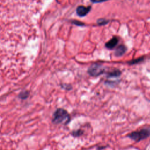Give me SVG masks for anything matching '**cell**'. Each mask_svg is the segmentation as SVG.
Segmentation results:
<instances>
[{
  "mask_svg": "<svg viewBox=\"0 0 150 150\" xmlns=\"http://www.w3.org/2000/svg\"><path fill=\"white\" fill-rule=\"evenodd\" d=\"M70 120V116L68 112L63 108H58L54 112L52 122L54 124H67Z\"/></svg>",
  "mask_w": 150,
  "mask_h": 150,
  "instance_id": "obj_1",
  "label": "cell"
},
{
  "mask_svg": "<svg viewBox=\"0 0 150 150\" xmlns=\"http://www.w3.org/2000/svg\"><path fill=\"white\" fill-rule=\"evenodd\" d=\"M150 136V128H144L138 131H133L127 135V137L135 142H139Z\"/></svg>",
  "mask_w": 150,
  "mask_h": 150,
  "instance_id": "obj_2",
  "label": "cell"
},
{
  "mask_svg": "<svg viewBox=\"0 0 150 150\" xmlns=\"http://www.w3.org/2000/svg\"><path fill=\"white\" fill-rule=\"evenodd\" d=\"M106 67L101 64L94 63L87 70V73L91 76L97 77L105 73Z\"/></svg>",
  "mask_w": 150,
  "mask_h": 150,
  "instance_id": "obj_3",
  "label": "cell"
},
{
  "mask_svg": "<svg viewBox=\"0 0 150 150\" xmlns=\"http://www.w3.org/2000/svg\"><path fill=\"white\" fill-rule=\"evenodd\" d=\"M91 9V8L90 6L86 7L83 5H80L76 8V13L79 16L83 17L88 13Z\"/></svg>",
  "mask_w": 150,
  "mask_h": 150,
  "instance_id": "obj_4",
  "label": "cell"
},
{
  "mask_svg": "<svg viewBox=\"0 0 150 150\" xmlns=\"http://www.w3.org/2000/svg\"><path fill=\"white\" fill-rule=\"evenodd\" d=\"M119 42V38L117 36H113L109 41L105 44V47L108 49H113L118 45Z\"/></svg>",
  "mask_w": 150,
  "mask_h": 150,
  "instance_id": "obj_5",
  "label": "cell"
},
{
  "mask_svg": "<svg viewBox=\"0 0 150 150\" xmlns=\"http://www.w3.org/2000/svg\"><path fill=\"white\" fill-rule=\"evenodd\" d=\"M127 50V48L125 45H120L115 49V52H114V55L116 57L122 56L125 53Z\"/></svg>",
  "mask_w": 150,
  "mask_h": 150,
  "instance_id": "obj_6",
  "label": "cell"
},
{
  "mask_svg": "<svg viewBox=\"0 0 150 150\" xmlns=\"http://www.w3.org/2000/svg\"><path fill=\"white\" fill-rule=\"evenodd\" d=\"M106 77L107 78H112V77H120L121 74V71L118 69H114L112 71L106 73Z\"/></svg>",
  "mask_w": 150,
  "mask_h": 150,
  "instance_id": "obj_7",
  "label": "cell"
},
{
  "mask_svg": "<svg viewBox=\"0 0 150 150\" xmlns=\"http://www.w3.org/2000/svg\"><path fill=\"white\" fill-rule=\"evenodd\" d=\"M144 60V57H141L139 58H137L136 59H134L132 60H130L129 62H127V63H128L129 65H132V64H135L137 63H139L140 62H143V60Z\"/></svg>",
  "mask_w": 150,
  "mask_h": 150,
  "instance_id": "obj_8",
  "label": "cell"
},
{
  "mask_svg": "<svg viewBox=\"0 0 150 150\" xmlns=\"http://www.w3.org/2000/svg\"><path fill=\"white\" fill-rule=\"evenodd\" d=\"M84 131L80 129H77V130H74L72 131L71 132V135L74 137H80L83 134Z\"/></svg>",
  "mask_w": 150,
  "mask_h": 150,
  "instance_id": "obj_9",
  "label": "cell"
},
{
  "mask_svg": "<svg viewBox=\"0 0 150 150\" xmlns=\"http://www.w3.org/2000/svg\"><path fill=\"white\" fill-rule=\"evenodd\" d=\"M110 22V20L106 19H103V18H101V19H98L97 21V23L98 25L100 26H102V25H105L106 24H107L108 22Z\"/></svg>",
  "mask_w": 150,
  "mask_h": 150,
  "instance_id": "obj_10",
  "label": "cell"
},
{
  "mask_svg": "<svg viewBox=\"0 0 150 150\" xmlns=\"http://www.w3.org/2000/svg\"><path fill=\"white\" fill-rule=\"evenodd\" d=\"M70 22H71V23H73L74 25H76L77 26H85V24L83 22H81L77 21V20H72Z\"/></svg>",
  "mask_w": 150,
  "mask_h": 150,
  "instance_id": "obj_11",
  "label": "cell"
},
{
  "mask_svg": "<svg viewBox=\"0 0 150 150\" xmlns=\"http://www.w3.org/2000/svg\"><path fill=\"white\" fill-rule=\"evenodd\" d=\"M62 87H63V88H66V90H71L72 88V86L69 84H63L62 86Z\"/></svg>",
  "mask_w": 150,
  "mask_h": 150,
  "instance_id": "obj_12",
  "label": "cell"
},
{
  "mask_svg": "<svg viewBox=\"0 0 150 150\" xmlns=\"http://www.w3.org/2000/svg\"><path fill=\"white\" fill-rule=\"evenodd\" d=\"M93 3H100L104 1H107L108 0H90Z\"/></svg>",
  "mask_w": 150,
  "mask_h": 150,
  "instance_id": "obj_13",
  "label": "cell"
}]
</instances>
